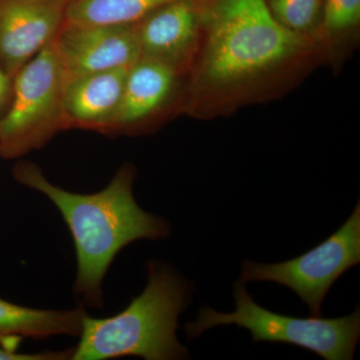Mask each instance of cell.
<instances>
[{"instance_id":"obj_1","label":"cell","mask_w":360,"mask_h":360,"mask_svg":"<svg viewBox=\"0 0 360 360\" xmlns=\"http://www.w3.org/2000/svg\"><path fill=\"white\" fill-rule=\"evenodd\" d=\"M202 39L184 98L187 110L229 103L309 56L317 45L286 30L265 0H200Z\"/></svg>"},{"instance_id":"obj_2","label":"cell","mask_w":360,"mask_h":360,"mask_svg":"<svg viewBox=\"0 0 360 360\" xmlns=\"http://www.w3.org/2000/svg\"><path fill=\"white\" fill-rule=\"evenodd\" d=\"M13 174L18 184L44 194L63 215L77 252L75 292L90 307L103 305L104 277L122 248L141 239L160 240L169 236L167 220L137 205L136 170L129 163L120 167L103 191L91 194L56 186L30 161L16 163Z\"/></svg>"},{"instance_id":"obj_3","label":"cell","mask_w":360,"mask_h":360,"mask_svg":"<svg viewBox=\"0 0 360 360\" xmlns=\"http://www.w3.org/2000/svg\"><path fill=\"white\" fill-rule=\"evenodd\" d=\"M191 300V285L160 262L148 264V283L120 314L84 319L72 360H108L125 356L146 360L189 359L177 340L179 315Z\"/></svg>"},{"instance_id":"obj_4","label":"cell","mask_w":360,"mask_h":360,"mask_svg":"<svg viewBox=\"0 0 360 360\" xmlns=\"http://www.w3.org/2000/svg\"><path fill=\"white\" fill-rule=\"evenodd\" d=\"M233 297L236 310L229 314L210 307L200 309L198 319L184 326L187 336L200 338L215 326H236L248 329L255 342L292 345L326 360L354 359L360 338L359 309L338 319L277 314L258 305L241 281L234 283Z\"/></svg>"},{"instance_id":"obj_5","label":"cell","mask_w":360,"mask_h":360,"mask_svg":"<svg viewBox=\"0 0 360 360\" xmlns=\"http://www.w3.org/2000/svg\"><path fill=\"white\" fill-rule=\"evenodd\" d=\"M65 78L52 42L14 75L11 103L0 118V158H21L65 130Z\"/></svg>"},{"instance_id":"obj_6","label":"cell","mask_w":360,"mask_h":360,"mask_svg":"<svg viewBox=\"0 0 360 360\" xmlns=\"http://www.w3.org/2000/svg\"><path fill=\"white\" fill-rule=\"evenodd\" d=\"M360 262V202L340 229L300 257L277 264L245 260L243 283L267 281L290 288L309 309L321 316V307L331 286L345 271Z\"/></svg>"},{"instance_id":"obj_7","label":"cell","mask_w":360,"mask_h":360,"mask_svg":"<svg viewBox=\"0 0 360 360\" xmlns=\"http://www.w3.org/2000/svg\"><path fill=\"white\" fill-rule=\"evenodd\" d=\"M134 25L141 58L160 61L184 75L189 72L202 39L200 0H172Z\"/></svg>"},{"instance_id":"obj_8","label":"cell","mask_w":360,"mask_h":360,"mask_svg":"<svg viewBox=\"0 0 360 360\" xmlns=\"http://www.w3.org/2000/svg\"><path fill=\"white\" fill-rule=\"evenodd\" d=\"M52 44L65 75L130 68L141 58L134 25L65 22Z\"/></svg>"},{"instance_id":"obj_9","label":"cell","mask_w":360,"mask_h":360,"mask_svg":"<svg viewBox=\"0 0 360 360\" xmlns=\"http://www.w3.org/2000/svg\"><path fill=\"white\" fill-rule=\"evenodd\" d=\"M66 0H0V65L14 77L56 39L65 22Z\"/></svg>"},{"instance_id":"obj_10","label":"cell","mask_w":360,"mask_h":360,"mask_svg":"<svg viewBox=\"0 0 360 360\" xmlns=\"http://www.w3.org/2000/svg\"><path fill=\"white\" fill-rule=\"evenodd\" d=\"M184 75L141 58L129 68L122 101L105 134H134L156 122L174 103Z\"/></svg>"},{"instance_id":"obj_11","label":"cell","mask_w":360,"mask_h":360,"mask_svg":"<svg viewBox=\"0 0 360 360\" xmlns=\"http://www.w3.org/2000/svg\"><path fill=\"white\" fill-rule=\"evenodd\" d=\"M129 70L65 75L63 96L65 130L105 134L122 101Z\"/></svg>"},{"instance_id":"obj_12","label":"cell","mask_w":360,"mask_h":360,"mask_svg":"<svg viewBox=\"0 0 360 360\" xmlns=\"http://www.w3.org/2000/svg\"><path fill=\"white\" fill-rule=\"evenodd\" d=\"M87 312L73 309H39L0 298V347L18 352L25 338L68 335L79 338Z\"/></svg>"},{"instance_id":"obj_13","label":"cell","mask_w":360,"mask_h":360,"mask_svg":"<svg viewBox=\"0 0 360 360\" xmlns=\"http://www.w3.org/2000/svg\"><path fill=\"white\" fill-rule=\"evenodd\" d=\"M172 0H70L65 22L78 25H134Z\"/></svg>"},{"instance_id":"obj_14","label":"cell","mask_w":360,"mask_h":360,"mask_svg":"<svg viewBox=\"0 0 360 360\" xmlns=\"http://www.w3.org/2000/svg\"><path fill=\"white\" fill-rule=\"evenodd\" d=\"M360 25V0H324L319 44L331 56L355 37Z\"/></svg>"},{"instance_id":"obj_15","label":"cell","mask_w":360,"mask_h":360,"mask_svg":"<svg viewBox=\"0 0 360 360\" xmlns=\"http://www.w3.org/2000/svg\"><path fill=\"white\" fill-rule=\"evenodd\" d=\"M270 13L286 30L319 45L324 0H265Z\"/></svg>"},{"instance_id":"obj_16","label":"cell","mask_w":360,"mask_h":360,"mask_svg":"<svg viewBox=\"0 0 360 360\" xmlns=\"http://www.w3.org/2000/svg\"><path fill=\"white\" fill-rule=\"evenodd\" d=\"M13 78L0 65V118L6 112L13 96Z\"/></svg>"},{"instance_id":"obj_17","label":"cell","mask_w":360,"mask_h":360,"mask_svg":"<svg viewBox=\"0 0 360 360\" xmlns=\"http://www.w3.org/2000/svg\"><path fill=\"white\" fill-rule=\"evenodd\" d=\"M66 1H68H68H70V0H66Z\"/></svg>"}]
</instances>
